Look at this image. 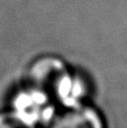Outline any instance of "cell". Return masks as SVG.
I'll use <instances>...</instances> for the list:
<instances>
[{
	"label": "cell",
	"instance_id": "cell-1",
	"mask_svg": "<svg viewBox=\"0 0 127 128\" xmlns=\"http://www.w3.org/2000/svg\"><path fill=\"white\" fill-rule=\"evenodd\" d=\"M11 107V112L21 126L50 124L54 118L51 96L30 84L15 93Z\"/></svg>",
	"mask_w": 127,
	"mask_h": 128
},
{
	"label": "cell",
	"instance_id": "cell-2",
	"mask_svg": "<svg viewBox=\"0 0 127 128\" xmlns=\"http://www.w3.org/2000/svg\"><path fill=\"white\" fill-rule=\"evenodd\" d=\"M67 69V64L60 58L53 55L42 56L30 64L28 71V81L30 85L47 92L51 96V92L56 85L58 80Z\"/></svg>",
	"mask_w": 127,
	"mask_h": 128
},
{
	"label": "cell",
	"instance_id": "cell-3",
	"mask_svg": "<svg viewBox=\"0 0 127 128\" xmlns=\"http://www.w3.org/2000/svg\"><path fill=\"white\" fill-rule=\"evenodd\" d=\"M86 93H88L86 81L79 73L67 69L58 80L56 85L51 92V96H54L66 108L83 104V100L85 98Z\"/></svg>",
	"mask_w": 127,
	"mask_h": 128
},
{
	"label": "cell",
	"instance_id": "cell-4",
	"mask_svg": "<svg viewBox=\"0 0 127 128\" xmlns=\"http://www.w3.org/2000/svg\"><path fill=\"white\" fill-rule=\"evenodd\" d=\"M50 126L56 127H102V116L96 110L84 104L66 107L60 115L54 116Z\"/></svg>",
	"mask_w": 127,
	"mask_h": 128
}]
</instances>
